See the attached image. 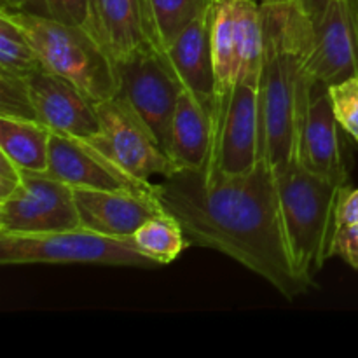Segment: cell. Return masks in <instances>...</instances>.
Returning a JSON list of instances; mask_svg holds the SVG:
<instances>
[{"instance_id":"obj_7","label":"cell","mask_w":358,"mask_h":358,"mask_svg":"<svg viewBox=\"0 0 358 358\" xmlns=\"http://www.w3.org/2000/svg\"><path fill=\"white\" fill-rule=\"evenodd\" d=\"M115 66L119 77L115 98L126 105L168 152L171 117L184 90L163 52L156 45H150L115 59Z\"/></svg>"},{"instance_id":"obj_6","label":"cell","mask_w":358,"mask_h":358,"mask_svg":"<svg viewBox=\"0 0 358 358\" xmlns=\"http://www.w3.org/2000/svg\"><path fill=\"white\" fill-rule=\"evenodd\" d=\"M261 70L241 73L213 105L208 161L226 175H243L261 157Z\"/></svg>"},{"instance_id":"obj_17","label":"cell","mask_w":358,"mask_h":358,"mask_svg":"<svg viewBox=\"0 0 358 358\" xmlns=\"http://www.w3.org/2000/svg\"><path fill=\"white\" fill-rule=\"evenodd\" d=\"M212 114L187 91L177 100L170 126L168 154L182 170H201L212 149Z\"/></svg>"},{"instance_id":"obj_10","label":"cell","mask_w":358,"mask_h":358,"mask_svg":"<svg viewBox=\"0 0 358 358\" xmlns=\"http://www.w3.org/2000/svg\"><path fill=\"white\" fill-rule=\"evenodd\" d=\"M303 65L313 86L329 87L358 73V34L348 0H331L306 20Z\"/></svg>"},{"instance_id":"obj_25","label":"cell","mask_w":358,"mask_h":358,"mask_svg":"<svg viewBox=\"0 0 358 358\" xmlns=\"http://www.w3.org/2000/svg\"><path fill=\"white\" fill-rule=\"evenodd\" d=\"M339 126L358 142V73L327 87Z\"/></svg>"},{"instance_id":"obj_31","label":"cell","mask_w":358,"mask_h":358,"mask_svg":"<svg viewBox=\"0 0 358 358\" xmlns=\"http://www.w3.org/2000/svg\"><path fill=\"white\" fill-rule=\"evenodd\" d=\"M35 6L41 7L42 14H44L41 0H2L3 9H10V10H28V13H35L34 9Z\"/></svg>"},{"instance_id":"obj_9","label":"cell","mask_w":358,"mask_h":358,"mask_svg":"<svg viewBox=\"0 0 358 358\" xmlns=\"http://www.w3.org/2000/svg\"><path fill=\"white\" fill-rule=\"evenodd\" d=\"M80 226L73 187L48 171H24L20 187L0 201V233L41 234Z\"/></svg>"},{"instance_id":"obj_27","label":"cell","mask_w":358,"mask_h":358,"mask_svg":"<svg viewBox=\"0 0 358 358\" xmlns=\"http://www.w3.org/2000/svg\"><path fill=\"white\" fill-rule=\"evenodd\" d=\"M332 257H339L358 271V222L341 227L332 243Z\"/></svg>"},{"instance_id":"obj_30","label":"cell","mask_w":358,"mask_h":358,"mask_svg":"<svg viewBox=\"0 0 358 358\" xmlns=\"http://www.w3.org/2000/svg\"><path fill=\"white\" fill-rule=\"evenodd\" d=\"M331 0H294V3L297 6V9L301 10L303 14H306L310 20H315V17L320 16L324 13V9L327 7V3ZM352 9L355 7V0H348Z\"/></svg>"},{"instance_id":"obj_12","label":"cell","mask_w":358,"mask_h":358,"mask_svg":"<svg viewBox=\"0 0 358 358\" xmlns=\"http://www.w3.org/2000/svg\"><path fill=\"white\" fill-rule=\"evenodd\" d=\"M45 171L70 187L129 192L156 191V182H143L133 177L91 140L52 131Z\"/></svg>"},{"instance_id":"obj_32","label":"cell","mask_w":358,"mask_h":358,"mask_svg":"<svg viewBox=\"0 0 358 358\" xmlns=\"http://www.w3.org/2000/svg\"><path fill=\"white\" fill-rule=\"evenodd\" d=\"M294 0H262V6H269V3H292Z\"/></svg>"},{"instance_id":"obj_20","label":"cell","mask_w":358,"mask_h":358,"mask_svg":"<svg viewBox=\"0 0 358 358\" xmlns=\"http://www.w3.org/2000/svg\"><path fill=\"white\" fill-rule=\"evenodd\" d=\"M131 240L143 255L159 266L171 264L192 243L180 222L166 210L143 222Z\"/></svg>"},{"instance_id":"obj_4","label":"cell","mask_w":358,"mask_h":358,"mask_svg":"<svg viewBox=\"0 0 358 358\" xmlns=\"http://www.w3.org/2000/svg\"><path fill=\"white\" fill-rule=\"evenodd\" d=\"M0 10L27 35L42 69L76 84L96 103L117 96L115 59L98 35L44 14L3 7Z\"/></svg>"},{"instance_id":"obj_16","label":"cell","mask_w":358,"mask_h":358,"mask_svg":"<svg viewBox=\"0 0 358 358\" xmlns=\"http://www.w3.org/2000/svg\"><path fill=\"white\" fill-rule=\"evenodd\" d=\"M101 42L114 59L154 44L147 0H93Z\"/></svg>"},{"instance_id":"obj_2","label":"cell","mask_w":358,"mask_h":358,"mask_svg":"<svg viewBox=\"0 0 358 358\" xmlns=\"http://www.w3.org/2000/svg\"><path fill=\"white\" fill-rule=\"evenodd\" d=\"M264 55H262L259 103H261V157L275 173L285 170L294 157L296 115L303 65L306 14L296 3L262 6Z\"/></svg>"},{"instance_id":"obj_28","label":"cell","mask_w":358,"mask_h":358,"mask_svg":"<svg viewBox=\"0 0 358 358\" xmlns=\"http://www.w3.org/2000/svg\"><path fill=\"white\" fill-rule=\"evenodd\" d=\"M358 222V187L346 184L338 203V231Z\"/></svg>"},{"instance_id":"obj_23","label":"cell","mask_w":358,"mask_h":358,"mask_svg":"<svg viewBox=\"0 0 358 358\" xmlns=\"http://www.w3.org/2000/svg\"><path fill=\"white\" fill-rule=\"evenodd\" d=\"M37 69H42V65L34 45L21 28L0 10V70L28 76Z\"/></svg>"},{"instance_id":"obj_3","label":"cell","mask_w":358,"mask_h":358,"mask_svg":"<svg viewBox=\"0 0 358 358\" xmlns=\"http://www.w3.org/2000/svg\"><path fill=\"white\" fill-rule=\"evenodd\" d=\"M346 184L325 180L296 159L276 173L283 233L294 271L310 287L332 257L338 233V203Z\"/></svg>"},{"instance_id":"obj_24","label":"cell","mask_w":358,"mask_h":358,"mask_svg":"<svg viewBox=\"0 0 358 358\" xmlns=\"http://www.w3.org/2000/svg\"><path fill=\"white\" fill-rule=\"evenodd\" d=\"M0 117L38 121L27 76H16L0 70Z\"/></svg>"},{"instance_id":"obj_1","label":"cell","mask_w":358,"mask_h":358,"mask_svg":"<svg viewBox=\"0 0 358 358\" xmlns=\"http://www.w3.org/2000/svg\"><path fill=\"white\" fill-rule=\"evenodd\" d=\"M156 194L192 243L220 252L264 278L287 299L311 289L294 271L283 233L276 173L264 157L243 175L206 161L156 182Z\"/></svg>"},{"instance_id":"obj_8","label":"cell","mask_w":358,"mask_h":358,"mask_svg":"<svg viewBox=\"0 0 358 358\" xmlns=\"http://www.w3.org/2000/svg\"><path fill=\"white\" fill-rule=\"evenodd\" d=\"M304 170L336 184H350L339 122L332 110L327 87L313 86L304 76L296 115L294 157Z\"/></svg>"},{"instance_id":"obj_15","label":"cell","mask_w":358,"mask_h":358,"mask_svg":"<svg viewBox=\"0 0 358 358\" xmlns=\"http://www.w3.org/2000/svg\"><path fill=\"white\" fill-rule=\"evenodd\" d=\"M161 52L182 90L191 93L210 114H213L215 70L210 42V3Z\"/></svg>"},{"instance_id":"obj_29","label":"cell","mask_w":358,"mask_h":358,"mask_svg":"<svg viewBox=\"0 0 358 358\" xmlns=\"http://www.w3.org/2000/svg\"><path fill=\"white\" fill-rule=\"evenodd\" d=\"M23 182V170L0 152V201L7 199Z\"/></svg>"},{"instance_id":"obj_5","label":"cell","mask_w":358,"mask_h":358,"mask_svg":"<svg viewBox=\"0 0 358 358\" xmlns=\"http://www.w3.org/2000/svg\"><path fill=\"white\" fill-rule=\"evenodd\" d=\"M0 264H93L117 268H159L131 238H115L79 226L41 234L0 233Z\"/></svg>"},{"instance_id":"obj_21","label":"cell","mask_w":358,"mask_h":358,"mask_svg":"<svg viewBox=\"0 0 358 358\" xmlns=\"http://www.w3.org/2000/svg\"><path fill=\"white\" fill-rule=\"evenodd\" d=\"M233 34L240 76L262 66L264 55V17L262 3L233 0Z\"/></svg>"},{"instance_id":"obj_14","label":"cell","mask_w":358,"mask_h":358,"mask_svg":"<svg viewBox=\"0 0 358 358\" xmlns=\"http://www.w3.org/2000/svg\"><path fill=\"white\" fill-rule=\"evenodd\" d=\"M80 226L115 238H131L143 222L164 212L156 191H96L73 187Z\"/></svg>"},{"instance_id":"obj_22","label":"cell","mask_w":358,"mask_h":358,"mask_svg":"<svg viewBox=\"0 0 358 358\" xmlns=\"http://www.w3.org/2000/svg\"><path fill=\"white\" fill-rule=\"evenodd\" d=\"M212 0H147L154 44L159 51L208 7Z\"/></svg>"},{"instance_id":"obj_18","label":"cell","mask_w":358,"mask_h":358,"mask_svg":"<svg viewBox=\"0 0 358 358\" xmlns=\"http://www.w3.org/2000/svg\"><path fill=\"white\" fill-rule=\"evenodd\" d=\"M51 129L38 121L0 117V152L24 171H45Z\"/></svg>"},{"instance_id":"obj_34","label":"cell","mask_w":358,"mask_h":358,"mask_svg":"<svg viewBox=\"0 0 358 358\" xmlns=\"http://www.w3.org/2000/svg\"><path fill=\"white\" fill-rule=\"evenodd\" d=\"M250 2H259V3H262V0H250Z\"/></svg>"},{"instance_id":"obj_33","label":"cell","mask_w":358,"mask_h":358,"mask_svg":"<svg viewBox=\"0 0 358 358\" xmlns=\"http://www.w3.org/2000/svg\"><path fill=\"white\" fill-rule=\"evenodd\" d=\"M353 16H355V27L358 34V0H355V7H353Z\"/></svg>"},{"instance_id":"obj_13","label":"cell","mask_w":358,"mask_h":358,"mask_svg":"<svg viewBox=\"0 0 358 358\" xmlns=\"http://www.w3.org/2000/svg\"><path fill=\"white\" fill-rule=\"evenodd\" d=\"M38 122L52 133L91 140L101 133L98 103L80 87L45 69L27 76Z\"/></svg>"},{"instance_id":"obj_11","label":"cell","mask_w":358,"mask_h":358,"mask_svg":"<svg viewBox=\"0 0 358 358\" xmlns=\"http://www.w3.org/2000/svg\"><path fill=\"white\" fill-rule=\"evenodd\" d=\"M98 115L101 133L91 138V142L133 177L152 182V177L166 178L180 170L149 129L117 98L98 103Z\"/></svg>"},{"instance_id":"obj_26","label":"cell","mask_w":358,"mask_h":358,"mask_svg":"<svg viewBox=\"0 0 358 358\" xmlns=\"http://www.w3.org/2000/svg\"><path fill=\"white\" fill-rule=\"evenodd\" d=\"M41 3L44 16L55 17L62 23L73 24V27L86 28L100 37L93 0H41Z\"/></svg>"},{"instance_id":"obj_19","label":"cell","mask_w":358,"mask_h":358,"mask_svg":"<svg viewBox=\"0 0 358 358\" xmlns=\"http://www.w3.org/2000/svg\"><path fill=\"white\" fill-rule=\"evenodd\" d=\"M210 42H212L215 96L229 90L240 77L233 34V0L210 2Z\"/></svg>"}]
</instances>
